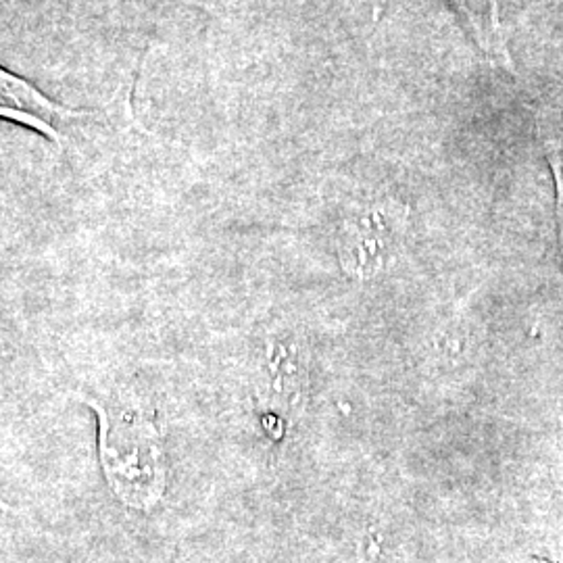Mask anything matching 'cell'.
Instances as JSON below:
<instances>
[{"label": "cell", "mask_w": 563, "mask_h": 563, "mask_svg": "<svg viewBox=\"0 0 563 563\" xmlns=\"http://www.w3.org/2000/svg\"><path fill=\"white\" fill-rule=\"evenodd\" d=\"M101 457L109 483L125 504L146 509L159 501L165 465L153 423L101 411Z\"/></svg>", "instance_id": "obj_1"}, {"label": "cell", "mask_w": 563, "mask_h": 563, "mask_svg": "<svg viewBox=\"0 0 563 563\" xmlns=\"http://www.w3.org/2000/svg\"><path fill=\"white\" fill-rule=\"evenodd\" d=\"M0 113L4 120L20 121L55 142H60V123L78 118L76 111L48 101L7 69L0 71Z\"/></svg>", "instance_id": "obj_2"}, {"label": "cell", "mask_w": 563, "mask_h": 563, "mask_svg": "<svg viewBox=\"0 0 563 563\" xmlns=\"http://www.w3.org/2000/svg\"><path fill=\"white\" fill-rule=\"evenodd\" d=\"M551 165H553V174L558 180V223H560V244H562L563 255V162L562 157L551 155Z\"/></svg>", "instance_id": "obj_3"}]
</instances>
